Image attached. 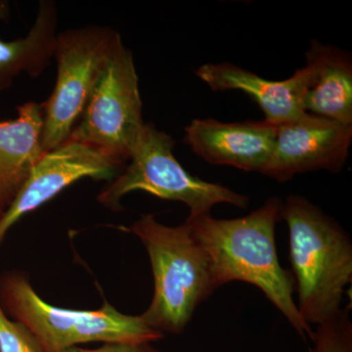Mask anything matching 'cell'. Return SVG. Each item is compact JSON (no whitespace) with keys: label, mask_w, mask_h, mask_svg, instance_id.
I'll list each match as a JSON object with an SVG mask.
<instances>
[{"label":"cell","mask_w":352,"mask_h":352,"mask_svg":"<svg viewBox=\"0 0 352 352\" xmlns=\"http://www.w3.org/2000/svg\"><path fill=\"white\" fill-rule=\"evenodd\" d=\"M276 133L277 126L265 120L224 122L196 119L185 129L184 142L208 164L263 173Z\"/></svg>","instance_id":"cell-10"},{"label":"cell","mask_w":352,"mask_h":352,"mask_svg":"<svg viewBox=\"0 0 352 352\" xmlns=\"http://www.w3.org/2000/svg\"><path fill=\"white\" fill-rule=\"evenodd\" d=\"M131 232L144 245L154 276V296L141 317L160 332L179 335L217 289L207 254L186 222L166 226L146 214Z\"/></svg>","instance_id":"cell-3"},{"label":"cell","mask_w":352,"mask_h":352,"mask_svg":"<svg viewBox=\"0 0 352 352\" xmlns=\"http://www.w3.org/2000/svg\"><path fill=\"white\" fill-rule=\"evenodd\" d=\"M289 228V261L298 312L309 326L342 309L352 279V242L339 222L307 198L289 195L282 208Z\"/></svg>","instance_id":"cell-2"},{"label":"cell","mask_w":352,"mask_h":352,"mask_svg":"<svg viewBox=\"0 0 352 352\" xmlns=\"http://www.w3.org/2000/svg\"><path fill=\"white\" fill-rule=\"evenodd\" d=\"M314 69L307 63L284 80H270L231 63L205 64L196 76L214 91L239 90L256 102L266 122L282 126L305 113L303 98L311 82Z\"/></svg>","instance_id":"cell-11"},{"label":"cell","mask_w":352,"mask_h":352,"mask_svg":"<svg viewBox=\"0 0 352 352\" xmlns=\"http://www.w3.org/2000/svg\"><path fill=\"white\" fill-rule=\"evenodd\" d=\"M4 212H6V210H3V208H0V219H2V215H3Z\"/></svg>","instance_id":"cell-18"},{"label":"cell","mask_w":352,"mask_h":352,"mask_svg":"<svg viewBox=\"0 0 352 352\" xmlns=\"http://www.w3.org/2000/svg\"><path fill=\"white\" fill-rule=\"evenodd\" d=\"M120 166L92 146L71 138L44 153L0 219V245L8 231L25 214L50 201L76 180L85 177L110 179Z\"/></svg>","instance_id":"cell-9"},{"label":"cell","mask_w":352,"mask_h":352,"mask_svg":"<svg viewBox=\"0 0 352 352\" xmlns=\"http://www.w3.org/2000/svg\"><path fill=\"white\" fill-rule=\"evenodd\" d=\"M282 208L281 199L271 197L239 219H217L208 214L185 222L207 254L217 289L233 281L256 287L303 340H311L314 329L303 321L294 300L295 279L278 258L275 230Z\"/></svg>","instance_id":"cell-1"},{"label":"cell","mask_w":352,"mask_h":352,"mask_svg":"<svg viewBox=\"0 0 352 352\" xmlns=\"http://www.w3.org/2000/svg\"><path fill=\"white\" fill-rule=\"evenodd\" d=\"M120 34L108 28L72 30L56 36L54 90L43 106L44 151L55 149L71 138L105 69Z\"/></svg>","instance_id":"cell-6"},{"label":"cell","mask_w":352,"mask_h":352,"mask_svg":"<svg viewBox=\"0 0 352 352\" xmlns=\"http://www.w3.org/2000/svg\"><path fill=\"white\" fill-rule=\"evenodd\" d=\"M309 352H352V323L349 307L317 325Z\"/></svg>","instance_id":"cell-15"},{"label":"cell","mask_w":352,"mask_h":352,"mask_svg":"<svg viewBox=\"0 0 352 352\" xmlns=\"http://www.w3.org/2000/svg\"><path fill=\"white\" fill-rule=\"evenodd\" d=\"M145 124L133 57L120 38L69 138L122 164Z\"/></svg>","instance_id":"cell-7"},{"label":"cell","mask_w":352,"mask_h":352,"mask_svg":"<svg viewBox=\"0 0 352 352\" xmlns=\"http://www.w3.org/2000/svg\"><path fill=\"white\" fill-rule=\"evenodd\" d=\"M0 305L29 330L43 352H66L87 342L153 344L164 333L141 315L122 314L106 302L95 310L67 309L44 302L20 271L0 278Z\"/></svg>","instance_id":"cell-4"},{"label":"cell","mask_w":352,"mask_h":352,"mask_svg":"<svg viewBox=\"0 0 352 352\" xmlns=\"http://www.w3.org/2000/svg\"><path fill=\"white\" fill-rule=\"evenodd\" d=\"M0 352H43L25 326L13 320L0 305Z\"/></svg>","instance_id":"cell-16"},{"label":"cell","mask_w":352,"mask_h":352,"mask_svg":"<svg viewBox=\"0 0 352 352\" xmlns=\"http://www.w3.org/2000/svg\"><path fill=\"white\" fill-rule=\"evenodd\" d=\"M305 57L314 69L303 98L305 113L352 126L351 53L315 39Z\"/></svg>","instance_id":"cell-12"},{"label":"cell","mask_w":352,"mask_h":352,"mask_svg":"<svg viewBox=\"0 0 352 352\" xmlns=\"http://www.w3.org/2000/svg\"><path fill=\"white\" fill-rule=\"evenodd\" d=\"M7 6L0 2V20L6 17ZM56 10L52 2L44 1L36 23L24 38L13 41L0 39V90L10 87L21 73L38 76L53 56L56 36Z\"/></svg>","instance_id":"cell-14"},{"label":"cell","mask_w":352,"mask_h":352,"mask_svg":"<svg viewBox=\"0 0 352 352\" xmlns=\"http://www.w3.org/2000/svg\"><path fill=\"white\" fill-rule=\"evenodd\" d=\"M352 144V126L305 113L277 126L270 161L261 175L279 182L316 170L340 173Z\"/></svg>","instance_id":"cell-8"},{"label":"cell","mask_w":352,"mask_h":352,"mask_svg":"<svg viewBox=\"0 0 352 352\" xmlns=\"http://www.w3.org/2000/svg\"><path fill=\"white\" fill-rule=\"evenodd\" d=\"M66 352H162L153 346L152 344H104L96 349H85V347L74 346Z\"/></svg>","instance_id":"cell-17"},{"label":"cell","mask_w":352,"mask_h":352,"mask_svg":"<svg viewBox=\"0 0 352 352\" xmlns=\"http://www.w3.org/2000/svg\"><path fill=\"white\" fill-rule=\"evenodd\" d=\"M17 119L0 122V208L6 210L43 157V106L29 102Z\"/></svg>","instance_id":"cell-13"},{"label":"cell","mask_w":352,"mask_h":352,"mask_svg":"<svg viewBox=\"0 0 352 352\" xmlns=\"http://www.w3.org/2000/svg\"><path fill=\"white\" fill-rule=\"evenodd\" d=\"M175 145L170 135L145 124L132 148L131 164L101 192L98 201L111 210H119L122 197L142 190L163 200L185 204L188 217L212 214V208L219 204L242 210L249 207V197L190 175L173 156Z\"/></svg>","instance_id":"cell-5"}]
</instances>
